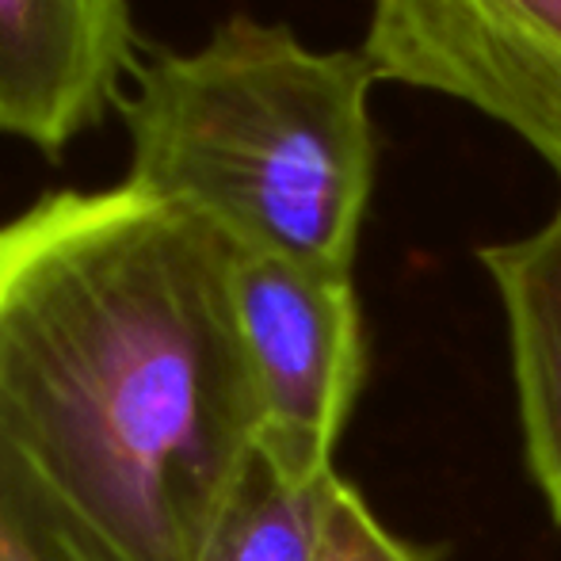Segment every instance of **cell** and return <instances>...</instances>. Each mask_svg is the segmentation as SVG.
I'll list each match as a JSON object with an SVG mask.
<instances>
[{
	"label": "cell",
	"instance_id": "cell-1",
	"mask_svg": "<svg viewBox=\"0 0 561 561\" xmlns=\"http://www.w3.org/2000/svg\"><path fill=\"white\" fill-rule=\"evenodd\" d=\"M233 244L130 184L0 226V493L50 561H195L260 439Z\"/></svg>",
	"mask_w": 561,
	"mask_h": 561
},
{
	"label": "cell",
	"instance_id": "cell-2",
	"mask_svg": "<svg viewBox=\"0 0 561 561\" xmlns=\"http://www.w3.org/2000/svg\"><path fill=\"white\" fill-rule=\"evenodd\" d=\"M367 54L313 50L287 23L229 15L161 50L123 96L126 184L210 222L233 249L352 275L378 176Z\"/></svg>",
	"mask_w": 561,
	"mask_h": 561
},
{
	"label": "cell",
	"instance_id": "cell-3",
	"mask_svg": "<svg viewBox=\"0 0 561 561\" xmlns=\"http://www.w3.org/2000/svg\"><path fill=\"white\" fill-rule=\"evenodd\" d=\"M229 298L256 393L260 444L295 473H333L340 432L367 378L352 275L233 249Z\"/></svg>",
	"mask_w": 561,
	"mask_h": 561
},
{
	"label": "cell",
	"instance_id": "cell-4",
	"mask_svg": "<svg viewBox=\"0 0 561 561\" xmlns=\"http://www.w3.org/2000/svg\"><path fill=\"white\" fill-rule=\"evenodd\" d=\"M359 50L378 81L501 123L561 184V0H370Z\"/></svg>",
	"mask_w": 561,
	"mask_h": 561
},
{
	"label": "cell",
	"instance_id": "cell-5",
	"mask_svg": "<svg viewBox=\"0 0 561 561\" xmlns=\"http://www.w3.org/2000/svg\"><path fill=\"white\" fill-rule=\"evenodd\" d=\"M130 0H0V134L61 157L123 104Z\"/></svg>",
	"mask_w": 561,
	"mask_h": 561
},
{
	"label": "cell",
	"instance_id": "cell-6",
	"mask_svg": "<svg viewBox=\"0 0 561 561\" xmlns=\"http://www.w3.org/2000/svg\"><path fill=\"white\" fill-rule=\"evenodd\" d=\"M478 264L508 321L527 466L561 524V207L531 233L481 244Z\"/></svg>",
	"mask_w": 561,
	"mask_h": 561
},
{
	"label": "cell",
	"instance_id": "cell-7",
	"mask_svg": "<svg viewBox=\"0 0 561 561\" xmlns=\"http://www.w3.org/2000/svg\"><path fill=\"white\" fill-rule=\"evenodd\" d=\"M333 481L295 473L256 439L195 561H318Z\"/></svg>",
	"mask_w": 561,
	"mask_h": 561
},
{
	"label": "cell",
	"instance_id": "cell-8",
	"mask_svg": "<svg viewBox=\"0 0 561 561\" xmlns=\"http://www.w3.org/2000/svg\"><path fill=\"white\" fill-rule=\"evenodd\" d=\"M318 561H424V554H416L409 542L386 531L382 519L367 508V501L336 473L333 489H329Z\"/></svg>",
	"mask_w": 561,
	"mask_h": 561
},
{
	"label": "cell",
	"instance_id": "cell-9",
	"mask_svg": "<svg viewBox=\"0 0 561 561\" xmlns=\"http://www.w3.org/2000/svg\"><path fill=\"white\" fill-rule=\"evenodd\" d=\"M0 561H50L46 550L27 535L23 519L4 501V493H0Z\"/></svg>",
	"mask_w": 561,
	"mask_h": 561
}]
</instances>
